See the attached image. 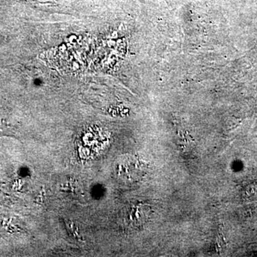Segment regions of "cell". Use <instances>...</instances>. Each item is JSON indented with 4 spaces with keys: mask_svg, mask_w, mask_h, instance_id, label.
Returning a JSON list of instances; mask_svg holds the SVG:
<instances>
[{
    "mask_svg": "<svg viewBox=\"0 0 257 257\" xmlns=\"http://www.w3.org/2000/svg\"><path fill=\"white\" fill-rule=\"evenodd\" d=\"M244 197L247 200H257V179L246 187Z\"/></svg>",
    "mask_w": 257,
    "mask_h": 257,
    "instance_id": "cell-1",
    "label": "cell"
}]
</instances>
